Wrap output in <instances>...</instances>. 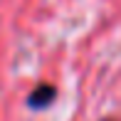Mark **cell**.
I'll list each match as a JSON object with an SVG mask.
<instances>
[{
  "label": "cell",
  "mask_w": 121,
  "mask_h": 121,
  "mask_svg": "<svg viewBox=\"0 0 121 121\" xmlns=\"http://www.w3.org/2000/svg\"><path fill=\"white\" fill-rule=\"evenodd\" d=\"M54 94H57V91H54V86H49V84H40V86H37V89L30 94V99H27V101H30L32 109H42V106H47V104L54 99Z\"/></svg>",
  "instance_id": "cell-1"
}]
</instances>
